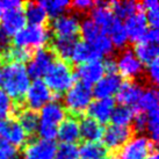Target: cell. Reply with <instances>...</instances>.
Instances as JSON below:
<instances>
[{
	"instance_id": "1",
	"label": "cell",
	"mask_w": 159,
	"mask_h": 159,
	"mask_svg": "<svg viewBox=\"0 0 159 159\" xmlns=\"http://www.w3.org/2000/svg\"><path fill=\"white\" fill-rule=\"evenodd\" d=\"M29 85L30 78L23 64L7 62L5 65H0V89L12 99L20 100L25 98Z\"/></svg>"
},
{
	"instance_id": "2",
	"label": "cell",
	"mask_w": 159,
	"mask_h": 159,
	"mask_svg": "<svg viewBox=\"0 0 159 159\" xmlns=\"http://www.w3.org/2000/svg\"><path fill=\"white\" fill-rule=\"evenodd\" d=\"M75 72L71 65L61 59H55L44 75V84L55 97L66 93L75 84Z\"/></svg>"
},
{
	"instance_id": "3",
	"label": "cell",
	"mask_w": 159,
	"mask_h": 159,
	"mask_svg": "<svg viewBox=\"0 0 159 159\" xmlns=\"http://www.w3.org/2000/svg\"><path fill=\"white\" fill-rule=\"evenodd\" d=\"M50 41V30L45 26H27L15 34L13 43L15 48L27 51L44 48Z\"/></svg>"
},
{
	"instance_id": "4",
	"label": "cell",
	"mask_w": 159,
	"mask_h": 159,
	"mask_svg": "<svg viewBox=\"0 0 159 159\" xmlns=\"http://www.w3.org/2000/svg\"><path fill=\"white\" fill-rule=\"evenodd\" d=\"M92 100L93 92L91 86L78 81L72 85V87L65 93L64 108L75 117V115H81L87 111Z\"/></svg>"
},
{
	"instance_id": "5",
	"label": "cell",
	"mask_w": 159,
	"mask_h": 159,
	"mask_svg": "<svg viewBox=\"0 0 159 159\" xmlns=\"http://www.w3.org/2000/svg\"><path fill=\"white\" fill-rule=\"evenodd\" d=\"M156 151V144L146 136L131 137L122 148L119 149L117 159H146Z\"/></svg>"
},
{
	"instance_id": "6",
	"label": "cell",
	"mask_w": 159,
	"mask_h": 159,
	"mask_svg": "<svg viewBox=\"0 0 159 159\" xmlns=\"http://www.w3.org/2000/svg\"><path fill=\"white\" fill-rule=\"evenodd\" d=\"M55 98L53 93L41 79H35L30 83L29 87L25 94V103L28 109L34 111H41L43 107L52 101Z\"/></svg>"
},
{
	"instance_id": "7",
	"label": "cell",
	"mask_w": 159,
	"mask_h": 159,
	"mask_svg": "<svg viewBox=\"0 0 159 159\" xmlns=\"http://www.w3.org/2000/svg\"><path fill=\"white\" fill-rule=\"evenodd\" d=\"M55 61V55L50 48H42L31 53L30 59L28 61L26 70L29 78L40 79L45 75L50 65Z\"/></svg>"
},
{
	"instance_id": "8",
	"label": "cell",
	"mask_w": 159,
	"mask_h": 159,
	"mask_svg": "<svg viewBox=\"0 0 159 159\" xmlns=\"http://www.w3.org/2000/svg\"><path fill=\"white\" fill-rule=\"evenodd\" d=\"M57 144L53 141L33 139L23 148V159H53L56 157Z\"/></svg>"
},
{
	"instance_id": "9",
	"label": "cell",
	"mask_w": 159,
	"mask_h": 159,
	"mask_svg": "<svg viewBox=\"0 0 159 159\" xmlns=\"http://www.w3.org/2000/svg\"><path fill=\"white\" fill-rule=\"evenodd\" d=\"M116 66L120 72V77H124L127 79H135L144 71L143 64L137 59L131 49H125L120 53L116 61Z\"/></svg>"
},
{
	"instance_id": "10",
	"label": "cell",
	"mask_w": 159,
	"mask_h": 159,
	"mask_svg": "<svg viewBox=\"0 0 159 159\" xmlns=\"http://www.w3.org/2000/svg\"><path fill=\"white\" fill-rule=\"evenodd\" d=\"M0 137L14 148L26 145L28 136L23 131L18 121L13 119H0Z\"/></svg>"
},
{
	"instance_id": "11",
	"label": "cell",
	"mask_w": 159,
	"mask_h": 159,
	"mask_svg": "<svg viewBox=\"0 0 159 159\" xmlns=\"http://www.w3.org/2000/svg\"><path fill=\"white\" fill-rule=\"evenodd\" d=\"M133 137V130L129 127H117L111 124L103 130L102 141L107 150H119Z\"/></svg>"
},
{
	"instance_id": "12",
	"label": "cell",
	"mask_w": 159,
	"mask_h": 159,
	"mask_svg": "<svg viewBox=\"0 0 159 159\" xmlns=\"http://www.w3.org/2000/svg\"><path fill=\"white\" fill-rule=\"evenodd\" d=\"M105 75H106L105 66H103V62L101 61H95V62H89L78 65L75 72V78H78L80 83L87 86L95 85Z\"/></svg>"
},
{
	"instance_id": "13",
	"label": "cell",
	"mask_w": 159,
	"mask_h": 159,
	"mask_svg": "<svg viewBox=\"0 0 159 159\" xmlns=\"http://www.w3.org/2000/svg\"><path fill=\"white\" fill-rule=\"evenodd\" d=\"M122 78L117 73H109L103 75L101 79L94 85L92 89L93 97L97 99H111L116 95L122 85Z\"/></svg>"
},
{
	"instance_id": "14",
	"label": "cell",
	"mask_w": 159,
	"mask_h": 159,
	"mask_svg": "<svg viewBox=\"0 0 159 159\" xmlns=\"http://www.w3.org/2000/svg\"><path fill=\"white\" fill-rule=\"evenodd\" d=\"M51 27L56 37H77L79 33L80 21L77 15L64 14L55 19Z\"/></svg>"
},
{
	"instance_id": "15",
	"label": "cell",
	"mask_w": 159,
	"mask_h": 159,
	"mask_svg": "<svg viewBox=\"0 0 159 159\" xmlns=\"http://www.w3.org/2000/svg\"><path fill=\"white\" fill-rule=\"evenodd\" d=\"M115 108V101L111 99H97L92 101L87 108L89 117L97 121L99 124H105L111 120V113Z\"/></svg>"
},
{
	"instance_id": "16",
	"label": "cell",
	"mask_w": 159,
	"mask_h": 159,
	"mask_svg": "<svg viewBox=\"0 0 159 159\" xmlns=\"http://www.w3.org/2000/svg\"><path fill=\"white\" fill-rule=\"evenodd\" d=\"M26 18L22 8H18L4 13L0 19V28L11 37L18 34L19 31L26 27Z\"/></svg>"
},
{
	"instance_id": "17",
	"label": "cell",
	"mask_w": 159,
	"mask_h": 159,
	"mask_svg": "<svg viewBox=\"0 0 159 159\" xmlns=\"http://www.w3.org/2000/svg\"><path fill=\"white\" fill-rule=\"evenodd\" d=\"M123 26L127 36H128V40L136 42V43L143 39L146 30L149 29V27H148L149 25L146 22L145 15L141 11L131 15L130 18L125 19V23Z\"/></svg>"
},
{
	"instance_id": "18",
	"label": "cell",
	"mask_w": 159,
	"mask_h": 159,
	"mask_svg": "<svg viewBox=\"0 0 159 159\" xmlns=\"http://www.w3.org/2000/svg\"><path fill=\"white\" fill-rule=\"evenodd\" d=\"M91 16H92L91 19L97 23L103 33H106L117 19L111 12V2L107 1L94 2V7L91 9Z\"/></svg>"
},
{
	"instance_id": "19",
	"label": "cell",
	"mask_w": 159,
	"mask_h": 159,
	"mask_svg": "<svg viewBox=\"0 0 159 159\" xmlns=\"http://www.w3.org/2000/svg\"><path fill=\"white\" fill-rule=\"evenodd\" d=\"M143 91H144V87L141 86L136 81L129 80V81L122 83L119 92L116 94L117 101L121 106H136L139 98L143 94Z\"/></svg>"
},
{
	"instance_id": "20",
	"label": "cell",
	"mask_w": 159,
	"mask_h": 159,
	"mask_svg": "<svg viewBox=\"0 0 159 159\" xmlns=\"http://www.w3.org/2000/svg\"><path fill=\"white\" fill-rule=\"evenodd\" d=\"M39 117L41 123L50 124L58 128V125L66 117V111L61 102L51 101L41 109Z\"/></svg>"
},
{
	"instance_id": "21",
	"label": "cell",
	"mask_w": 159,
	"mask_h": 159,
	"mask_svg": "<svg viewBox=\"0 0 159 159\" xmlns=\"http://www.w3.org/2000/svg\"><path fill=\"white\" fill-rule=\"evenodd\" d=\"M57 137L62 141V143L75 144V142H78L80 139L78 119L75 116L65 117V120L58 127Z\"/></svg>"
},
{
	"instance_id": "22",
	"label": "cell",
	"mask_w": 159,
	"mask_h": 159,
	"mask_svg": "<svg viewBox=\"0 0 159 159\" xmlns=\"http://www.w3.org/2000/svg\"><path fill=\"white\" fill-rule=\"evenodd\" d=\"M103 127L99 124L91 117H81L79 122V134L80 138L85 142L89 143H98L102 138L103 135Z\"/></svg>"
},
{
	"instance_id": "23",
	"label": "cell",
	"mask_w": 159,
	"mask_h": 159,
	"mask_svg": "<svg viewBox=\"0 0 159 159\" xmlns=\"http://www.w3.org/2000/svg\"><path fill=\"white\" fill-rule=\"evenodd\" d=\"M78 43L77 37H55L51 43V51L59 57L61 61H70L75 45Z\"/></svg>"
},
{
	"instance_id": "24",
	"label": "cell",
	"mask_w": 159,
	"mask_h": 159,
	"mask_svg": "<svg viewBox=\"0 0 159 159\" xmlns=\"http://www.w3.org/2000/svg\"><path fill=\"white\" fill-rule=\"evenodd\" d=\"M158 91L156 87H149L143 91L142 97L136 105V109L139 113L149 115L152 113H159L158 109Z\"/></svg>"
},
{
	"instance_id": "25",
	"label": "cell",
	"mask_w": 159,
	"mask_h": 159,
	"mask_svg": "<svg viewBox=\"0 0 159 159\" xmlns=\"http://www.w3.org/2000/svg\"><path fill=\"white\" fill-rule=\"evenodd\" d=\"M101 58L102 57L99 55V52L91 44H87L85 42H78L73 50L71 61L78 65H81L89 62L100 61Z\"/></svg>"
},
{
	"instance_id": "26",
	"label": "cell",
	"mask_w": 159,
	"mask_h": 159,
	"mask_svg": "<svg viewBox=\"0 0 159 159\" xmlns=\"http://www.w3.org/2000/svg\"><path fill=\"white\" fill-rule=\"evenodd\" d=\"M15 114L18 115V123L21 125L23 131L26 133L27 136L34 135L37 133L39 123H40V117L37 111H30V109H19V106L16 107Z\"/></svg>"
},
{
	"instance_id": "27",
	"label": "cell",
	"mask_w": 159,
	"mask_h": 159,
	"mask_svg": "<svg viewBox=\"0 0 159 159\" xmlns=\"http://www.w3.org/2000/svg\"><path fill=\"white\" fill-rule=\"evenodd\" d=\"M133 51L142 64H150L151 62L158 59V44L139 41L136 43Z\"/></svg>"
},
{
	"instance_id": "28",
	"label": "cell",
	"mask_w": 159,
	"mask_h": 159,
	"mask_svg": "<svg viewBox=\"0 0 159 159\" xmlns=\"http://www.w3.org/2000/svg\"><path fill=\"white\" fill-rule=\"evenodd\" d=\"M23 6V14L29 26H44L48 16L39 2H26Z\"/></svg>"
},
{
	"instance_id": "29",
	"label": "cell",
	"mask_w": 159,
	"mask_h": 159,
	"mask_svg": "<svg viewBox=\"0 0 159 159\" xmlns=\"http://www.w3.org/2000/svg\"><path fill=\"white\" fill-rule=\"evenodd\" d=\"M109 40H111V44L115 48L119 49H123L125 48V45L128 43V36H127V33H125V29H124L123 23L121 22V20L116 19L115 22L111 26V28L105 33Z\"/></svg>"
},
{
	"instance_id": "30",
	"label": "cell",
	"mask_w": 159,
	"mask_h": 159,
	"mask_svg": "<svg viewBox=\"0 0 159 159\" xmlns=\"http://www.w3.org/2000/svg\"><path fill=\"white\" fill-rule=\"evenodd\" d=\"M43 8L47 16L51 19H57L65 14L67 9L70 8V1L67 0H44L39 2Z\"/></svg>"
},
{
	"instance_id": "31",
	"label": "cell",
	"mask_w": 159,
	"mask_h": 159,
	"mask_svg": "<svg viewBox=\"0 0 159 159\" xmlns=\"http://www.w3.org/2000/svg\"><path fill=\"white\" fill-rule=\"evenodd\" d=\"M111 9L113 14L119 19H128L131 15L141 11L139 4L135 1H114L111 2Z\"/></svg>"
},
{
	"instance_id": "32",
	"label": "cell",
	"mask_w": 159,
	"mask_h": 159,
	"mask_svg": "<svg viewBox=\"0 0 159 159\" xmlns=\"http://www.w3.org/2000/svg\"><path fill=\"white\" fill-rule=\"evenodd\" d=\"M79 33L81 34L84 42L87 44H93L103 34V31L92 19H85L80 22Z\"/></svg>"
},
{
	"instance_id": "33",
	"label": "cell",
	"mask_w": 159,
	"mask_h": 159,
	"mask_svg": "<svg viewBox=\"0 0 159 159\" xmlns=\"http://www.w3.org/2000/svg\"><path fill=\"white\" fill-rule=\"evenodd\" d=\"M107 149L100 143L85 142L79 148V158L81 159H106Z\"/></svg>"
},
{
	"instance_id": "34",
	"label": "cell",
	"mask_w": 159,
	"mask_h": 159,
	"mask_svg": "<svg viewBox=\"0 0 159 159\" xmlns=\"http://www.w3.org/2000/svg\"><path fill=\"white\" fill-rule=\"evenodd\" d=\"M134 116H135V109L127 106H117L114 108L111 113V120L114 125L117 127H128L130 123H133Z\"/></svg>"
},
{
	"instance_id": "35",
	"label": "cell",
	"mask_w": 159,
	"mask_h": 159,
	"mask_svg": "<svg viewBox=\"0 0 159 159\" xmlns=\"http://www.w3.org/2000/svg\"><path fill=\"white\" fill-rule=\"evenodd\" d=\"M143 11H145V19L148 25H150V28L158 29L159 25V4L157 0H146L144 2L139 4Z\"/></svg>"
},
{
	"instance_id": "36",
	"label": "cell",
	"mask_w": 159,
	"mask_h": 159,
	"mask_svg": "<svg viewBox=\"0 0 159 159\" xmlns=\"http://www.w3.org/2000/svg\"><path fill=\"white\" fill-rule=\"evenodd\" d=\"M16 107L13 99L0 89V119H8L11 114H15Z\"/></svg>"
},
{
	"instance_id": "37",
	"label": "cell",
	"mask_w": 159,
	"mask_h": 159,
	"mask_svg": "<svg viewBox=\"0 0 159 159\" xmlns=\"http://www.w3.org/2000/svg\"><path fill=\"white\" fill-rule=\"evenodd\" d=\"M57 159H80L79 158V148L75 144L70 143H62L57 146L56 157Z\"/></svg>"
},
{
	"instance_id": "38",
	"label": "cell",
	"mask_w": 159,
	"mask_h": 159,
	"mask_svg": "<svg viewBox=\"0 0 159 159\" xmlns=\"http://www.w3.org/2000/svg\"><path fill=\"white\" fill-rule=\"evenodd\" d=\"M31 57L30 51H27L25 49L20 48H11L9 51L5 55V59L7 62H14V63H20L23 64L25 62H28Z\"/></svg>"
},
{
	"instance_id": "39",
	"label": "cell",
	"mask_w": 159,
	"mask_h": 159,
	"mask_svg": "<svg viewBox=\"0 0 159 159\" xmlns=\"http://www.w3.org/2000/svg\"><path fill=\"white\" fill-rule=\"evenodd\" d=\"M16 156V148L0 137V159H13Z\"/></svg>"
},
{
	"instance_id": "40",
	"label": "cell",
	"mask_w": 159,
	"mask_h": 159,
	"mask_svg": "<svg viewBox=\"0 0 159 159\" xmlns=\"http://www.w3.org/2000/svg\"><path fill=\"white\" fill-rule=\"evenodd\" d=\"M146 75L148 78L150 80L152 85H157L159 80V63L158 59H156L150 64H148V69H146Z\"/></svg>"
},
{
	"instance_id": "41",
	"label": "cell",
	"mask_w": 159,
	"mask_h": 159,
	"mask_svg": "<svg viewBox=\"0 0 159 159\" xmlns=\"http://www.w3.org/2000/svg\"><path fill=\"white\" fill-rule=\"evenodd\" d=\"M70 7H72L78 13H86L94 7V2L91 0H77L71 2Z\"/></svg>"
},
{
	"instance_id": "42",
	"label": "cell",
	"mask_w": 159,
	"mask_h": 159,
	"mask_svg": "<svg viewBox=\"0 0 159 159\" xmlns=\"http://www.w3.org/2000/svg\"><path fill=\"white\" fill-rule=\"evenodd\" d=\"M133 124H134V129L135 131H138V133H142V131H145L146 130V125H148V117L144 113H137L134 116L133 120Z\"/></svg>"
},
{
	"instance_id": "43",
	"label": "cell",
	"mask_w": 159,
	"mask_h": 159,
	"mask_svg": "<svg viewBox=\"0 0 159 159\" xmlns=\"http://www.w3.org/2000/svg\"><path fill=\"white\" fill-rule=\"evenodd\" d=\"M23 2L18 0H0V13H7L11 11L22 8Z\"/></svg>"
},
{
	"instance_id": "44",
	"label": "cell",
	"mask_w": 159,
	"mask_h": 159,
	"mask_svg": "<svg viewBox=\"0 0 159 159\" xmlns=\"http://www.w3.org/2000/svg\"><path fill=\"white\" fill-rule=\"evenodd\" d=\"M11 37L0 28V56H5L11 49Z\"/></svg>"
},
{
	"instance_id": "45",
	"label": "cell",
	"mask_w": 159,
	"mask_h": 159,
	"mask_svg": "<svg viewBox=\"0 0 159 159\" xmlns=\"http://www.w3.org/2000/svg\"><path fill=\"white\" fill-rule=\"evenodd\" d=\"M141 41H144V42H148V43L158 44V41H159L158 29H156V28H149V29L146 30L145 35L143 36V39H142Z\"/></svg>"
},
{
	"instance_id": "46",
	"label": "cell",
	"mask_w": 159,
	"mask_h": 159,
	"mask_svg": "<svg viewBox=\"0 0 159 159\" xmlns=\"http://www.w3.org/2000/svg\"><path fill=\"white\" fill-rule=\"evenodd\" d=\"M103 66H105V72L106 75L109 73H117V66H116V61L114 58H108L103 62Z\"/></svg>"
},
{
	"instance_id": "47",
	"label": "cell",
	"mask_w": 159,
	"mask_h": 159,
	"mask_svg": "<svg viewBox=\"0 0 159 159\" xmlns=\"http://www.w3.org/2000/svg\"><path fill=\"white\" fill-rule=\"evenodd\" d=\"M146 159H159L158 153H157V151H155V152H152L151 155L148 156V157H146Z\"/></svg>"
},
{
	"instance_id": "48",
	"label": "cell",
	"mask_w": 159,
	"mask_h": 159,
	"mask_svg": "<svg viewBox=\"0 0 159 159\" xmlns=\"http://www.w3.org/2000/svg\"><path fill=\"white\" fill-rule=\"evenodd\" d=\"M13 159H23V158H22V157H19V156H15Z\"/></svg>"
},
{
	"instance_id": "49",
	"label": "cell",
	"mask_w": 159,
	"mask_h": 159,
	"mask_svg": "<svg viewBox=\"0 0 159 159\" xmlns=\"http://www.w3.org/2000/svg\"><path fill=\"white\" fill-rule=\"evenodd\" d=\"M108 159H117V158H116V157H114V156H113V157H109V158H108Z\"/></svg>"
}]
</instances>
